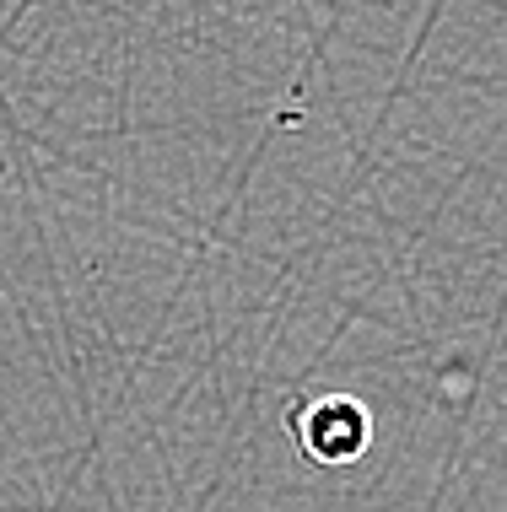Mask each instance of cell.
Masks as SVG:
<instances>
[{
  "label": "cell",
  "instance_id": "1",
  "mask_svg": "<svg viewBox=\"0 0 507 512\" xmlns=\"http://www.w3.org/2000/svg\"><path fill=\"white\" fill-rule=\"evenodd\" d=\"M286 432L303 448L308 464L319 469H346L373 453V410L351 394H319L303 410L286 415Z\"/></svg>",
  "mask_w": 507,
  "mask_h": 512
}]
</instances>
